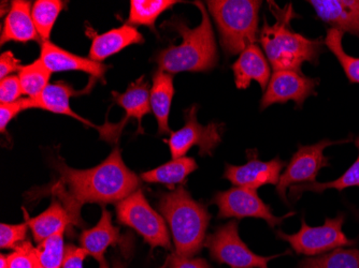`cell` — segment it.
<instances>
[{
    "mask_svg": "<svg viewBox=\"0 0 359 268\" xmlns=\"http://www.w3.org/2000/svg\"><path fill=\"white\" fill-rule=\"evenodd\" d=\"M116 209L118 223L134 229L152 249L172 250L164 217L151 207L141 189L116 203Z\"/></svg>",
    "mask_w": 359,
    "mask_h": 268,
    "instance_id": "6",
    "label": "cell"
},
{
    "mask_svg": "<svg viewBox=\"0 0 359 268\" xmlns=\"http://www.w3.org/2000/svg\"><path fill=\"white\" fill-rule=\"evenodd\" d=\"M198 106L194 104L184 111L185 125L173 131L168 140L172 159L182 158L193 146L199 147L201 157L212 156L215 149L221 144L224 124L210 122L203 126L197 120Z\"/></svg>",
    "mask_w": 359,
    "mask_h": 268,
    "instance_id": "10",
    "label": "cell"
},
{
    "mask_svg": "<svg viewBox=\"0 0 359 268\" xmlns=\"http://www.w3.org/2000/svg\"><path fill=\"white\" fill-rule=\"evenodd\" d=\"M175 86L172 74L157 70L153 76V85L150 90L151 110L158 122L159 134H171L169 115L172 104Z\"/></svg>",
    "mask_w": 359,
    "mask_h": 268,
    "instance_id": "22",
    "label": "cell"
},
{
    "mask_svg": "<svg viewBox=\"0 0 359 268\" xmlns=\"http://www.w3.org/2000/svg\"><path fill=\"white\" fill-rule=\"evenodd\" d=\"M233 76L238 90H247L252 80L259 84L265 92L270 78V66L257 44L248 46L233 64Z\"/></svg>",
    "mask_w": 359,
    "mask_h": 268,
    "instance_id": "17",
    "label": "cell"
},
{
    "mask_svg": "<svg viewBox=\"0 0 359 268\" xmlns=\"http://www.w3.org/2000/svg\"><path fill=\"white\" fill-rule=\"evenodd\" d=\"M113 268H125L124 264L120 261H116L113 263Z\"/></svg>",
    "mask_w": 359,
    "mask_h": 268,
    "instance_id": "41",
    "label": "cell"
},
{
    "mask_svg": "<svg viewBox=\"0 0 359 268\" xmlns=\"http://www.w3.org/2000/svg\"><path fill=\"white\" fill-rule=\"evenodd\" d=\"M262 1L209 0L205 1L219 32L222 48L227 55H238L257 41Z\"/></svg>",
    "mask_w": 359,
    "mask_h": 268,
    "instance_id": "5",
    "label": "cell"
},
{
    "mask_svg": "<svg viewBox=\"0 0 359 268\" xmlns=\"http://www.w3.org/2000/svg\"><path fill=\"white\" fill-rule=\"evenodd\" d=\"M344 220L346 216L340 213L337 217L326 218L324 225L320 227H310L302 218V227L297 233L290 235L278 231L276 234L279 239L290 243V247L298 255L314 257L356 244V241L348 239L342 231Z\"/></svg>",
    "mask_w": 359,
    "mask_h": 268,
    "instance_id": "7",
    "label": "cell"
},
{
    "mask_svg": "<svg viewBox=\"0 0 359 268\" xmlns=\"http://www.w3.org/2000/svg\"><path fill=\"white\" fill-rule=\"evenodd\" d=\"M143 80H144V76H141L136 82L132 83L124 94L112 92L113 99L126 112L124 120L118 122L121 132H122L125 125L127 124L129 120H137L139 132H143L141 120H142V117L149 114L151 111L150 90H149L148 83Z\"/></svg>",
    "mask_w": 359,
    "mask_h": 268,
    "instance_id": "21",
    "label": "cell"
},
{
    "mask_svg": "<svg viewBox=\"0 0 359 268\" xmlns=\"http://www.w3.org/2000/svg\"><path fill=\"white\" fill-rule=\"evenodd\" d=\"M23 94L21 83L18 76H10L0 82V101L1 104H13L19 101Z\"/></svg>",
    "mask_w": 359,
    "mask_h": 268,
    "instance_id": "34",
    "label": "cell"
},
{
    "mask_svg": "<svg viewBox=\"0 0 359 268\" xmlns=\"http://www.w3.org/2000/svg\"><path fill=\"white\" fill-rule=\"evenodd\" d=\"M144 42L142 35L134 26L125 24L118 28L111 29L93 39L90 50V59L96 62H104L107 58L124 50L133 44Z\"/></svg>",
    "mask_w": 359,
    "mask_h": 268,
    "instance_id": "20",
    "label": "cell"
},
{
    "mask_svg": "<svg viewBox=\"0 0 359 268\" xmlns=\"http://www.w3.org/2000/svg\"><path fill=\"white\" fill-rule=\"evenodd\" d=\"M161 268H167V264H165V265L163 266V267H161Z\"/></svg>",
    "mask_w": 359,
    "mask_h": 268,
    "instance_id": "42",
    "label": "cell"
},
{
    "mask_svg": "<svg viewBox=\"0 0 359 268\" xmlns=\"http://www.w3.org/2000/svg\"><path fill=\"white\" fill-rule=\"evenodd\" d=\"M248 162L243 165H226L224 178L228 179L236 187L257 190L266 185H278L285 162L279 157L270 161H262L258 158L256 149L247 152Z\"/></svg>",
    "mask_w": 359,
    "mask_h": 268,
    "instance_id": "13",
    "label": "cell"
},
{
    "mask_svg": "<svg viewBox=\"0 0 359 268\" xmlns=\"http://www.w3.org/2000/svg\"><path fill=\"white\" fill-rule=\"evenodd\" d=\"M60 179L52 193L64 205L72 225H82L80 211L86 203H118L138 190L140 178L125 165L118 148L108 158L88 170H76L65 163L56 165Z\"/></svg>",
    "mask_w": 359,
    "mask_h": 268,
    "instance_id": "1",
    "label": "cell"
},
{
    "mask_svg": "<svg viewBox=\"0 0 359 268\" xmlns=\"http://www.w3.org/2000/svg\"><path fill=\"white\" fill-rule=\"evenodd\" d=\"M355 144L358 148V157L342 176L337 178L336 181H328V183H316H316H302V185L292 186L290 195L292 201L296 202L297 199H300L302 193L308 192V191L322 193L327 189H336L341 192L344 189L351 188V187H359V136L355 140Z\"/></svg>",
    "mask_w": 359,
    "mask_h": 268,
    "instance_id": "25",
    "label": "cell"
},
{
    "mask_svg": "<svg viewBox=\"0 0 359 268\" xmlns=\"http://www.w3.org/2000/svg\"><path fill=\"white\" fill-rule=\"evenodd\" d=\"M88 255V253L84 248L67 245L65 248L62 268H83V262Z\"/></svg>",
    "mask_w": 359,
    "mask_h": 268,
    "instance_id": "35",
    "label": "cell"
},
{
    "mask_svg": "<svg viewBox=\"0 0 359 268\" xmlns=\"http://www.w3.org/2000/svg\"><path fill=\"white\" fill-rule=\"evenodd\" d=\"M84 92L86 90L76 92L69 84L60 80L54 84H48V87L36 98H23L24 110L40 108V110L48 111V112L55 113V114L66 115V116L72 117L74 120H79L90 128L97 129L100 133H102L104 126H96L83 117L76 114L70 108V98L76 94H84Z\"/></svg>",
    "mask_w": 359,
    "mask_h": 268,
    "instance_id": "15",
    "label": "cell"
},
{
    "mask_svg": "<svg viewBox=\"0 0 359 268\" xmlns=\"http://www.w3.org/2000/svg\"><path fill=\"white\" fill-rule=\"evenodd\" d=\"M158 209L170 227L180 257L194 258L205 246L211 215L207 206L197 202L184 187L161 195Z\"/></svg>",
    "mask_w": 359,
    "mask_h": 268,
    "instance_id": "4",
    "label": "cell"
},
{
    "mask_svg": "<svg viewBox=\"0 0 359 268\" xmlns=\"http://www.w3.org/2000/svg\"><path fill=\"white\" fill-rule=\"evenodd\" d=\"M40 59L51 73L81 71L90 74L92 78L104 80V74L109 69V66L107 64L94 62L90 58L74 55L52 43L51 41L42 42Z\"/></svg>",
    "mask_w": 359,
    "mask_h": 268,
    "instance_id": "14",
    "label": "cell"
},
{
    "mask_svg": "<svg viewBox=\"0 0 359 268\" xmlns=\"http://www.w3.org/2000/svg\"><path fill=\"white\" fill-rule=\"evenodd\" d=\"M36 248L29 241H23L7 255L8 268H34Z\"/></svg>",
    "mask_w": 359,
    "mask_h": 268,
    "instance_id": "33",
    "label": "cell"
},
{
    "mask_svg": "<svg viewBox=\"0 0 359 268\" xmlns=\"http://www.w3.org/2000/svg\"><path fill=\"white\" fill-rule=\"evenodd\" d=\"M0 268H8L7 255H1L0 257Z\"/></svg>",
    "mask_w": 359,
    "mask_h": 268,
    "instance_id": "39",
    "label": "cell"
},
{
    "mask_svg": "<svg viewBox=\"0 0 359 268\" xmlns=\"http://www.w3.org/2000/svg\"><path fill=\"white\" fill-rule=\"evenodd\" d=\"M177 3V0H132L127 24L145 25L154 30L159 15Z\"/></svg>",
    "mask_w": 359,
    "mask_h": 268,
    "instance_id": "26",
    "label": "cell"
},
{
    "mask_svg": "<svg viewBox=\"0 0 359 268\" xmlns=\"http://www.w3.org/2000/svg\"><path fill=\"white\" fill-rule=\"evenodd\" d=\"M22 111H24L23 99L13 104H0V131L5 133L9 122Z\"/></svg>",
    "mask_w": 359,
    "mask_h": 268,
    "instance_id": "36",
    "label": "cell"
},
{
    "mask_svg": "<svg viewBox=\"0 0 359 268\" xmlns=\"http://www.w3.org/2000/svg\"><path fill=\"white\" fill-rule=\"evenodd\" d=\"M299 268H359V250L338 249L302 260Z\"/></svg>",
    "mask_w": 359,
    "mask_h": 268,
    "instance_id": "28",
    "label": "cell"
},
{
    "mask_svg": "<svg viewBox=\"0 0 359 268\" xmlns=\"http://www.w3.org/2000/svg\"><path fill=\"white\" fill-rule=\"evenodd\" d=\"M65 3L60 0H37L32 5V21L42 42L50 41L54 24L64 10Z\"/></svg>",
    "mask_w": 359,
    "mask_h": 268,
    "instance_id": "27",
    "label": "cell"
},
{
    "mask_svg": "<svg viewBox=\"0 0 359 268\" xmlns=\"http://www.w3.org/2000/svg\"><path fill=\"white\" fill-rule=\"evenodd\" d=\"M205 247L215 261L226 264L231 268H268L271 260L283 255L262 257L249 249L240 239L237 221L222 225L205 239Z\"/></svg>",
    "mask_w": 359,
    "mask_h": 268,
    "instance_id": "8",
    "label": "cell"
},
{
    "mask_svg": "<svg viewBox=\"0 0 359 268\" xmlns=\"http://www.w3.org/2000/svg\"><path fill=\"white\" fill-rule=\"evenodd\" d=\"M308 3L320 21L359 38V0H310Z\"/></svg>",
    "mask_w": 359,
    "mask_h": 268,
    "instance_id": "16",
    "label": "cell"
},
{
    "mask_svg": "<svg viewBox=\"0 0 359 268\" xmlns=\"http://www.w3.org/2000/svg\"><path fill=\"white\" fill-rule=\"evenodd\" d=\"M27 221L20 223V225H6L1 223L0 225V247L1 249H10L16 248L23 243L27 235Z\"/></svg>",
    "mask_w": 359,
    "mask_h": 268,
    "instance_id": "32",
    "label": "cell"
},
{
    "mask_svg": "<svg viewBox=\"0 0 359 268\" xmlns=\"http://www.w3.org/2000/svg\"><path fill=\"white\" fill-rule=\"evenodd\" d=\"M344 35V32L341 30L330 28L325 37L324 43L340 62L350 83L359 84V58L353 57L346 53L342 45Z\"/></svg>",
    "mask_w": 359,
    "mask_h": 268,
    "instance_id": "30",
    "label": "cell"
},
{
    "mask_svg": "<svg viewBox=\"0 0 359 268\" xmlns=\"http://www.w3.org/2000/svg\"><path fill=\"white\" fill-rule=\"evenodd\" d=\"M213 203L219 207V218L263 219L271 229L281 225L286 218L295 215V213H288L283 217H276L272 213L271 207L258 197L256 190L243 187L217 192L213 197Z\"/></svg>",
    "mask_w": 359,
    "mask_h": 268,
    "instance_id": "11",
    "label": "cell"
},
{
    "mask_svg": "<svg viewBox=\"0 0 359 268\" xmlns=\"http://www.w3.org/2000/svg\"><path fill=\"white\" fill-rule=\"evenodd\" d=\"M168 268H211L205 260L199 258H183L172 253L167 262Z\"/></svg>",
    "mask_w": 359,
    "mask_h": 268,
    "instance_id": "37",
    "label": "cell"
},
{
    "mask_svg": "<svg viewBox=\"0 0 359 268\" xmlns=\"http://www.w3.org/2000/svg\"><path fill=\"white\" fill-rule=\"evenodd\" d=\"M353 136L346 140H322L313 145H299L298 150L292 155L290 163L280 177L276 190L282 201L287 204L286 190L292 186L302 183H316L318 172L323 167H330V158L325 156L324 150L332 145L344 144L352 141Z\"/></svg>",
    "mask_w": 359,
    "mask_h": 268,
    "instance_id": "9",
    "label": "cell"
},
{
    "mask_svg": "<svg viewBox=\"0 0 359 268\" xmlns=\"http://www.w3.org/2000/svg\"><path fill=\"white\" fill-rule=\"evenodd\" d=\"M318 78H308L302 72L292 70L274 71L268 83L260 101V110H265L272 104L294 101L296 108H302L309 97L316 96Z\"/></svg>",
    "mask_w": 359,
    "mask_h": 268,
    "instance_id": "12",
    "label": "cell"
},
{
    "mask_svg": "<svg viewBox=\"0 0 359 268\" xmlns=\"http://www.w3.org/2000/svg\"><path fill=\"white\" fill-rule=\"evenodd\" d=\"M34 268H46L42 265L41 262L38 260L37 255H36L35 260H34Z\"/></svg>",
    "mask_w": 359,
    "mask_h": 268,
    "instance_id": "40",
    "label": "cell"
},
{
    "mask_svg": "<svg viewBox=\"0 0 359 268\" xmlns=\"http://www.w3.org/2000/svg\"><path fill=\"white\" fill-rule=\"evenodd\" d=\"M203 15L201 25L189 28L181 16L173 15L161 27L177 32L182 38L179 45H170L156 56L158 70L175 74L179 72L211 71L219 62L215 32L205 3L196 1Z\"/></svg>",
    "mask_w": 359,
    "mask_h": 268,
    "instance_id": "2",
    "label": "cell"
},
{
    "mask_svg": "<svg viewBox=\"0 0 359 268\" xmlns=\"http://www.w3.org/2000/svg\"><path fill=\"white\" fill-rule=\"evenodd\" d=\"M269 9L276 23L269 25L266 16L264 17L259 41L274 71L292 70L302 72L304 62L318 66L320 56L325 51L323 37L308 39L292 30L290 22L299 16L294 11L292 3L282 9L276 3L269 1Z\"/></svg>",
    "mask_w": 359,
    "mask_h": 268,
    "instance_id": "3",
    "label": "cell"
},
{
    "mask_svg": "<svg viewBox=\"0 0 359 268\" xmlns=\"http://www.w3.org/2000/svg\"><path fill=\"white\" fill-rule=\"evenodd\" d=\"M197 162L191 157L172 159L156 169L141 174V179L148 183H161L172 189L175 185L185 183L189 174L197 170Z\"/></svg>",
    "mask_w": 359,
    "mask_h": 268,
    "instance_id": "24",
    "label": "cell"
},
{
    "mask_svg": "<svg viewBox=\"0 0 359 268\" xmlns=\"http://www.w3.org/2000/svg\"><path fill=\"white\" fill-rule=\"evenodd\" d=\"M51 74L40 58L32 64L22 66L18 76L23 94L28 96V98L39 96L48 87Z\"/></svg>",
    "mask_w": 359,
    "mask_h": 268,
    "instance_id": "29",
    "label": "cell"
},
{
    "mask_svg": "<svg viewBox=\"0 0 359 268\" xmlns=\"http://www.w3.org/2000/svg\"><path fill=\"white\" fill-rule=\"evenodd\" d=\"M65 231L54 234L51 237L44 239L36 247V255L46 268H62L64 262Z\"/></svg>",
    "mask_w": 359,
    "mask_h": 268,
    "instance_id": "31",
    "label": "cell"
},
{
    "mask_svg": "<svg viewBox=\"0 0 359 268\" xmlns=\"http://www.w3.org/2000/svg\"><path fill=\"white\" fill-rule=\"evenodd\" d=\"M32 3L24 0L12 1L1 31V45L6 42H42L32 21Z\"/></svg>",
    "mask_w": 359,
    "mask_h": 268,
    "instance_id": "19",
    "label": "cell"
},
{
    "mask_svg": "<svg viewBox=\"0 0 359 268\" xmlns=\"http://www.w3.org/2000/svg\"><path fill=\"white\" fill-rule=\"evenodd\" d=\"M120 239V229L112 225V216L104 207L98 223L93 229L86 230L81 234L80 244L88 255L98 262L100 268H109L104 257L107 249L118 244Z\"/></svg>",
    "mask_w": 359,
    "mask_h": 268,
    "instance_id": "18",
    "label": "cell"
},
{
    "mask_svg": "<svg viewBox=\"0 0 359 268\" xmlns=\"http://www.w3.org/2000/svg\"><path fill=\"white\" fill-rule=\"evenodd\" d=\"M21 66V62L13 55L11 51L1 54L0 56V80L8 78L13 72H19Z\"/></svg>",
    "mask_w": 359,
    "mask_h": 268,
    "instance_id": "38",
    "label": "cell"
},
{
    "mask_svg": "<svg viewBox=\"0 0 359 268\" xmlns=\"http://www.w3.org/2000/svg\"><path fill=\"white\" fill-rule=\"evenodd\" d=\"M24 213L28 227L32 230L34 239L38 244L51 237L54 234L66 231L68 225L72 223L69 213L58 199H53L48 209L37 217L29 218L25 211Z\"/></svg>",
    "mask_w": 359,
    "mask_h": 268,
    "instance_id": "23",
    "label": "cell"
}]
</instances>
